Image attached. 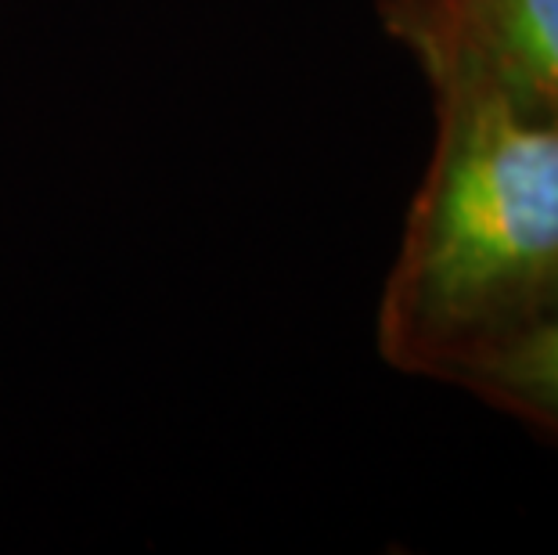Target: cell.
<instances>
[{"instance_id":"cell-4","label":"cell","mask_w":558,"mask_h":555,"mask_svg":"<svg viewBox=\"0 0 558 555\" xmlns=\"http://www.w3.org/2000/svg\"><path fill=\"white\" fill-rule=\"evenodd\" d=\"M450 8H454V0H375L383 29L411 55L433 37V29L444 22Z\"/></svg>"},{"instance_id":"cell-3","label":"cell","mask_w":558,"mask_h":555,"mask_svg":"<svg viewBox=\"0 0 558 555\" xmlns=\"http://www.w3.org/2000/svg\"><path fill=\"white\" fill-rule=\"evenodd\" d=\"M450 383L558 441V292Z\"/></svg>"},{"instance_id":"cell-2","label":"cell","mask_w":558,"mask_h":555,"mask_svg":"<svg viewBox=\"0 0 558 555\" xmlns=\"http://www.w3.org/2000/svg\"><path fill=\"white\" fill-rule=\"evenodd\" d=\"M414 62L433 94H480L558 126V0H454Z\"/></svg>"},{"instance_id":"cell-1","label":"cell","mask_w":558,"mask_h":555,"mask_svg":"<svg viewBox=\"0 0 558 555\" xmlns=\"http://www.w3.org/2000/svg\"><path fill=\"white\" fill-rule=\"evenodd\" d=\"M436 137L378 297V353L450 383L558 292V126L439 91Z\"/></svg>"}]
</instances>
